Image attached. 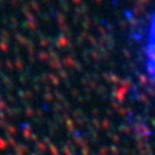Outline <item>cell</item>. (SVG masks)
<instances>
[{"label":"cell","mask_w":155,"mask_h":155,"mask_svg":"<svg viewBox=\"0 0 155 155\" xmlns=\"http://www.w3.org/2000/svg\"><path fill=\"white\" fill-rule=\"evenodd\" d=\"M145 69L150 75L151 81L155 83V12L151 16L147 32V43H145Z\"/></svg>","instance_id":"obj_1"}]
</instances>
